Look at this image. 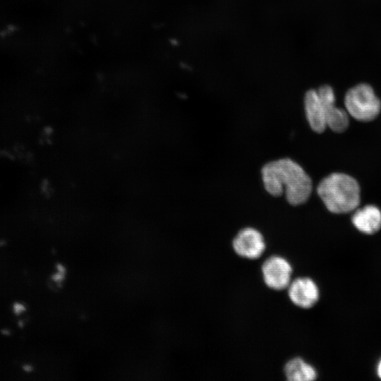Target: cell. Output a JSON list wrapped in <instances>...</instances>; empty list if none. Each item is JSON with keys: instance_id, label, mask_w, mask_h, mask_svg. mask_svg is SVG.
<instances>
[{"instance_id": "4", "label": "cell", "mask_w": 381, "mask_h": 381, "mask_svg": "<svg viewBox=\"0 0 381 381\" xmlns=\"http://www.w3.org/2000/svg\"><path fill=\"white\" fill-rule=\"evenodd\" d=\"M265 284L274 291L286 289L292 279L293 267L284 257L274 255L267 258L261 266Z\"/></svg>"}, {"instance_id": "2", "label": "cell", "mask_w": 381, "mask_h": 381, "mask_svg": "<svg viewBox=\"0 0 381 381\" xmlns=\"http://www.w3.org/2000/svg\"><path fill=\"white\" fill-rule=\"evenodd\" d=\"M317 192L327 210L342 214L356 209L360 203V187L351 176L333 173L318 184Z\"/></svg>"}, {"instance_id": "11", "label": "cell", "mask_w": 381, "mask_h": 381, "mask_svg": "<svg viewBox=\"0 0 381 381\" xmlns=\"http://www.w3.org/2000/svg\"><path fill=\"white\" fill-rule=\"evenodd\" d=\"M11 310L16 316H20L26 310L25 305L20 301L13 302L11 305Z\"/></svg>"}, {"instance_id": "1", "label": "cell", "mask_w": 381, "mask_h": 381, "mask_svg": "<svg viewBox=\"0 0 381 381\" xmlns=\"http://www.w3.org/2000/svg\"><path fill=\"white\" fill-rule=\"evenodd\" d=\"M265 190L273 196L285 193L287 201L293 205L306 202L312 191V181L305 170L289 158L266 164L262 169Z\"/></svg>"}, {"instance_id": "13", "label": "cell", "mask_w": 381, "mask_h": 381, "mask_svg": "<svg viewBox=\"0 0 381 381\" xmlns=\"http://www.w3.org/2000/svg\"><path fill=\"white\" fill-rule=\"evenodd\" d=\"M377 373L380 378H381V359L380 360L377 366Z\"/></svg>"}, {"instance_id": "3", "label": "cell", "mask_w": 381, "mask_h": 381, "mask_svg": "<svg viewBox=\"0 0 381 381\" xmlns=\"http://www.w3.org/2000/svg\"><path fill=\"white\" fill-rule=\"evenodd\" d=\"M344 104L347 113L361 121L373 120L381 109L380 100L373 87L366 83L350 88L345 95Z\"/></svg>"}, {"instance_id": "7", "label": "cell", "mask_w": 381, "mask_h": 381, "mask_svg": "<svg viewBox=\"0 0 381 381\" xmlns=\"http://www.w3.org/2000/svg\"><path fill=\"white\" fill-rule=\"evenodd\" d=\"M317 91L324 107L327 126L334 132L344 131L349 123V114L337 107L334 92L332 87L324 85Z\"/></svg>"}, {"instance_id": "9", "label": "cell", "mask_w": 381, "mask_h": 381, "mask_svg": "<svg viewBox=\"0 0 381 381\" xmlns=\"http://www.w3.org/2000/svg\"><path fill=\"white\" fill-rule=\"evenodd\" d=\"M352 223L362 233L375 234L381 228V211L375 205H366L354 212Z\"/></svg>"}, {"instance_id": "10", "label": "cell", "mask_w": 381, "mask_h": 381, "mask_svg": "<svg viewBox=\"0 0 381 381\" xmlns=\"http://www.w3.org/2000/svg\"><path fill=\"white\" fill-rule=\"evenodd\" d=\"M284 373L289 381H311L318 376L315 368L300 357L289 360L284 365Z\"/></svg>"}, {"instance_id": "6", "label": "cell", "mask_w": 381, "mask_h": 381, "mask_svg": "<svg viewBox=\"0 0 381 381\" xmlns=\"http://www.w3.org/2000/svg\"><path fill=\"white\" fill-rule=\"evenodd\" d=\"M290 301L301 308H310L319 300L320 291L315 282L308 277L292 279L286 289Z\"/></svg>"}, {"instance_id": "5", "label": "cell", "mask_w": 381, "mask_h": 381, "mask_svg": "<svg viewBox=\"0 0 381 381\" xmlns=\"http://www.w3.org/2000/svg\"><path fill=\"white\" fill-rule=\"evenodd\" d=\"M232 248L239 257L256 260L264 253L266 243L262 234L258 229L246 227L240 230L234 237Z\"/></svg>"}, {"instance_id": "8", "label": "cell", "mask_w": 381, "mask_h": 381, "mask_svg": "<svg viewBox=\"0 0 381 381\" xmlns=\"http://www.w3.org/2000/svg\"><path fill=\"white\" fill-rule=\"evenodd\" d=\"M305 111L311 128L316 133L323 132L327 126L324 107L315 90H308L304 98Z\"/></svg>"}, {"instance_id": "12", "label": "cell", "mask_w": 381, "mask_h": 381, "mask_svg": "<svg viewBox=\"0 0 381 381\" xmlns=\"http://www.w3.org/2000/svg\"><path fill=\"white\" fill-rule=\"evenodd\" d=\"M22 370L25 373H29L31 371H32L33 368L32 366L29 363H25L21 366Z\"/></svg>"}]
</instances>
